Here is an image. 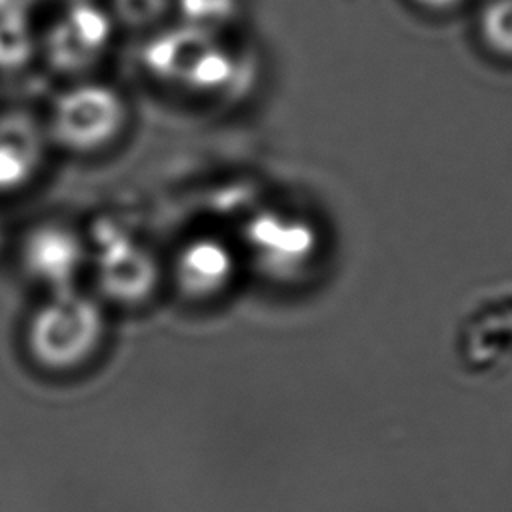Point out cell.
<instances>
[{
    "mask_svg": "<svg viewBox=\"0 0 512 512\" xmlns=\"http://www.w3.org/2000/svg\"><path fill=\"white\" fill-rule=\"evenodd\" d=\"M98 332L94 306L78 298H64L48 306L34 326L38 354L52 362H70L84 354Z\"/></svg>",
    "mask_w": 512,
    "mask_h": 512,
    "instance_id": "obj_4",
    "label": "cell"
},
{
    "mask_svg": "<svg viewBox=\"0 0 512 512\" xmlns=\"http://www.w3.org/2000/svg\"><path fill=\"white\" fill-rule=\"evenodd\" d=\"M48 144L44 120L22 108L0 112V194L14 192L36 176Z\"/></svg>",
    "mask_w": 512,
    "mask_h": 512,
    "instance_id": "obj_3",
    "label": "cell"
},
{
    "mask_svg": "<svg viewBox=\"0 0 512 512\" xmlns=\"http://www.w3.org/2000/svg\"><path fill=\"white\" fill-rule=\"evenodd\" d=\"M28 260L38 274L60 280L74 270L78 244L66 230L42 228L36 230L28 242Z\"/></svg>",
    "mask_w": 512,
    "mask_h": 512,
    "instance_id": "obj_5",
    "label": "cell"
},
{
    "mask_svg": "<svg viewBox=\"0 0 512 512\" xmlns=\"http://www.w3.org/2000/svg\"><path fill=\"white\" fill-rule=\"evenodd\" d=\"M414 2L428 10H446V8L456 6L460 0H414Z\"/></svg>",
    "mask_w": 512,
    "mask_h": 512,
    "instance_id": "obj_9",
    "label": "cell"
},
{
    "mask_svg": "<svg viewBox=\"0 0 512 512\" xmlns=\"http://www.w3.org/2000/svg\"><path fill=\"white\" fill-rule=\"evenodd\" d=\"M254 240L262 250L270 252L272 256L294 260L300 258L302 252L308 248L310 234L302 226L278 224L272 218H262L254 226Z\"/></svg>",
    "mask_w": 512,
    "mask_h": 512,
    "instance_id": "obj_7",
    "label": "cell"
},
{
    "mask_svg": "<svg viewBox=\"0 0 512 512\" xmlns=\"http://www.w3.org/2000/svg\"><path fill=\"white\" fill-rule=\"evenodd\" d=\"M124 96L102 82H78L60 92L44 120L48 142L72 154L110 148L128 126Z\"/></svg>",
    "mask_w": 512,
    "mask_h": 512,
    "instance_id": "obj_1",
    "label": "cell"
},
{
    "mask_svg": "<svg viewBox=\"0 0 512 512\" xmlns=\"http://www.w3.org/2000/svg\"><path fill=\"white\" fill-rule=\"evenodd\" d=\"M110 38V20L98 8H70L46 34V56L60 72H80L102 56Z\"/></svg>",
    "mask_w": 512,
    "mask_h": 512,
    "instance_id": "obj_2",
    "label": "cell"
},
{
    "mask_svg": "<svg viewBox=\"0 0 512 512\" xmlns=\"http://www.w3.org/2000/svg\"><path fill=\"white\" fill-rule=\"evenodd\" d=\"M228 266V256L218 244L200 242L186 252L182 260V276L196 288H208L226 276Z\"/></svg>",
    "mask_w": 512,
    "mask_h": 512,
    "instance_id": "obj_6",
    "label": "cell"
},
{
    "mask_svg": "<svg viewBox=\"0 0 512 512\" xmlns=\"http://www.w3.org/2000/svg\"><path fill=\"white\" fill-rule=\"evenodd\" d=\"M116 18L132 28L154 24L168 8V0H112Z\"/></svg>",
    "mask_w": 512,
    "mask_h": 512,
    "instance_id": "obj_8",
    "label": "cell"
}]
</instances>
